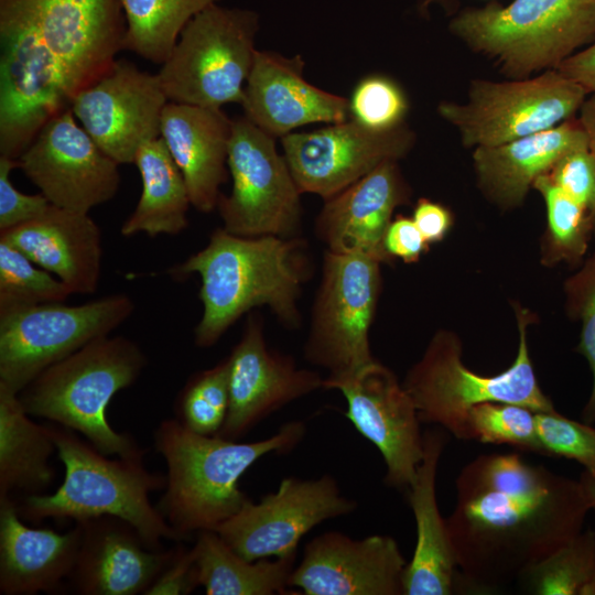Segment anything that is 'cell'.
Here are the masks:
<instances>
[{"instance_id":"6da1fadb","label":"cell","mask_w":595,"mask_h":595,"mask_svg":"<svg viewBox=\"0 0 595 595\" xmlns=\"http://www.w3.org/2000/svg\"><path fill=\"white\" fill-rule=\"evenodd\" d=\"M446 519L464 593H493L583 530L591 510L580 480L519 452L482 454L455 480Z\"/></svg>"},{"instance_id":"7a4b0ae2","label":"cell","mask_w":595,"mask_h":595,"mask_svg":"<svg viewBox=\"0 0 595 595\" xmlns=\"http://www.w3.org/2000/svg\"><path fill=\"white\" fill-rule=\"evenodd\" d=\"M121 0H0V155L18 160L125 50Z\"/></svg>"},{"instance_id":"3957f363","label":"cell","mask_w":595,"mask_h":595,"mask_svg":"<svg viewBox=\"0 0 595 595\" xmlns=\"http://www.w3.org/2000/svg\"><path fill=\"white\" fill-rule=\"evenodd\" d=\"M305 247L300 236L245 237L216 228L203 249L169 271L201 278L195 344L215 345L244 314L262 306L286 328L300 327L299 300L310 273Z\"/></svg>"},{"instance_id":"277c9868","label":"cell","mask_w":595,"mask_h":595,"mask_svg":"<svg viewBox=\"0 0 595 595\" xmlns=\"http://www.w3.org/2000/svg\"><path fill=\"white\" fill-rule=\"evenodd\" d=\"M306 434L303 421H289L264 440L238 442L202 435L178 420L162 421L154 431V446L167 466L165 493L158 509L184 539L194 532L216 530L249 499L239 479L259 458L288 453Z\"/></svg>"},{"instance_id":"5b68a950","label":"cell","mask_w":595,"mask_h":595,"mask_svg":"<svg viewBox=\"0 0 595 595\" xmlns=\"http://www.w3.org/2000/svg\"><path fill=\"white\" fill-rule=\"evenodd\" d=\"M51 431L65 469L63 483L52 495H28L18 506L21 517L33 522L45 518L82 522L111 516L130 523L151 549L161 550L163 539L183 540L149 498L165 487L166 476L149 472L143 457L108 459L68 428Z\"/></svg>"},{"instance_id":"8992f818","label":"cell","mask_w":595,"mask_h":595,"mask_svg":"<svg viewBox=\"0 0 595 595\" xmlns=\"http://www.w3.org/2000/svg\"><path fill=\"white\" fill-rule=\"evenodd\" d=\"M145 364L137 343L107 335L47 367L18 396L29 415L82 433L105 455L143 457L145 451L131 435L110 426L106 409L118 391L138 379Z\"/></svg>"},{"instance_id":"52a82bcc","label":"cell","mask_w":595,"mask_h":595,"mask_svg":"<svg viewBox=\"0 0 595 595\" xmlns=\"http://www.w3.org/2000/svg\"><path fill=\"white\" fill-rule=\"evenodd\" d=\"M448 31L510 79L556 69L595 41V0H512L468 7Z\"/></svg>"},{"instance_id":"ba28073f","label":"cell","mask_w":595,"mask_h":595,"mask_svg":"<svg viewBox=\"0 0 595 595\" xmlns=\"http://www.w3.org/2000/svg\"><path fill=\"white\" fill-rule=\"evenodd\" d=\"M519 345L511 366L493 376L479 375L462 360L458 336L445 329L430 339L422 357L402 382L412 398L421 423H433L461 441H469V410L484 402H508L536 412L554 410L542 391L529 353L528 326L533 314L515 305Z\"/></svg>"},{"instance_id":"9c48e42d","label":"cell","mask_w":595,"mask_h":595,"mask_svg":"<svg viewBox=\"0 0 595 595\" xmlns=\"http://www.w3.org/2000/svg\"><path fill=\"white\" fill-rule=\"evenodd\" d=\"M259 14L214 3L182 30L158 73L169 101L207 108L240 104L251 72Z\"/></svg>"},{"instance_id":"30bf717a","label":"cell","mask_w":595,"mask_h":595,"mask_svg":"<svg viewBox=\"0 0 595 595\" xmlns=\"http://www.w3.org/2000/svg\"><path fill=\"white\" fill-rule=\"evenodd\" d=\"M588 94L550 69L518 79L470 82L464 102L441 101L437 113L454 127L465 148L502 144L575 117Z\"/></svg>"},{"instance_id":"8fae6325","label":"cell","mask_w":595,"mask_h":595,"mask_svg":"<svg viewBox=\"0 0 595 595\" xmlns=\"http://www.w3.org/2000/svg\"><path fill=\"white\" fill-rule=\"evenodd\" d=\"M381 264L361 253H324L303 353L310 364L326 369L328 378L376 360L369 332L381 292Z\"/></svg>"},{"instance_id":"7c38bea8","label":"cell","mask_w":595,"mask_h":595,"mask_svg":"<svg viewBox=\"0 0 595 595\" xmlns=\"http://www.w3.org/2000/svg\"><path fill=\"white\" fill-rule=\"evenodd\" d=\"M117 293L79 305L45 303L0 314V385L20 393L43 370L110 335L133 312Z\"/></svg>"},{"instance_id":"4fadbf2b","label":"cell","mask_w":595,"mask_h":595,"mask_svg":"<svg viewBox=\"0 0 595 595\" xmlns=\"http://www.w3.org/2000/svg\"><path fill=\"white\" fill-rule=\"evenodd\" d=\"M275 137L245 116L232 119L228 195L218 199L223 228L245 237H298L301 231V191Z\"/></svg>"},{"instance_id":"5bb4252c","label":"cell","mask_w":595,"mask_h":595,"mask_svg":"<svg viewBox=\"0 0 595 595\" xmlns=\"http://www.w3.org/2000/svg\"><path fill=\"white\" fill-rule=\"evenodd\" d=\"M357 506L340 494L332 475L286 477L258 502L248 499L215 531L248 561L288 556L296 553L301 539L315 526L349 515Z\"/></svg>"},{"instance_id":"9a60e30c","label":"cell","mask_w":595,"mask_h":595,"mask_svg":"<svg viewBox=\"0 0 595 595\" xmlns=\"http://www.w3.org/2000/svg\"><path fill=\"white\" fill-rule=\"evenodd\" d=\"M17 161L50 204L73 212L88 213L120 186V164L96 144L72 108L52 117Z\"/></svg>"},{"instance_id":"2e32d148","label":"cell","mask_w":595,"mask_h":595,"mask_svg":"<svg viewBox=\"0 0 595 595\" xmlns=\"http://www.w3.org/2000/svg\"><path fill=\"white\" fill-rule=\"evenodd\" d=\"M323 389L346 399L345 416L382 455L386 486L409 489L423 458L415 404L396 374L377 359L350 375L324 378Z\"/></svg>"},{"instance_id":"e0dca14e","label":"cell","mask_w":595,"mask_h":595,"mask_svg":"<svg viewBox=\"0 0 595 595\" xmlns=\"http://www.w3.org/2000/svg\"><path fill=\"white\" fill-rule=\"evenodd\" d=\"M280 140L301 193L327 199L382 163L404 158L414 147L415 133L405 123L377 131L348 118Z\"/></svg>"},{"instance_id":"ac0fdd59","label":"cell","mask_w":595,"mask_h":595,"mask_svg":"<svg viewBox=\"0 0 595 595\" xmlns=\"http://www.w3.org/2000/svg\"><path fill=\"white\" fill-rule=\"evenodd\" d=\"M167 102L158 73L117 58L100 79L74 98L71 108L107 155L118 164H131L144 143L161 137Z\"/></svg>"},{"instance_id":"d6986e66","label":"cell","mask_w":595,"mask_h":595,"mask_svg":"<svg viewBox=\"0 0 595 595\" xmlns=\"http://www.w3.org/2000/svg\"><path fill=\"white\" fill-rule=\"evenodd\" d=\"M227 360L229 408L217 435L228 440H239L284 405L323 388L317 371L299 368L291 356L268 348L262 317L256 313H249Z\"/></svg>"},{"instance_id":"ffe728a7","label":"cell","mask_w":595,"mask_h":595,"mask_svg":"<svg viewBox=\"0 0 595 595\" xmlns=\"http://www.w3.org/2000/svg\"><path fill=\"white\" fill-rule=\"evenodd\" d=\"M407 564L390 536L328 531L307 542L289 586L306 595H403Z\"/></svg>"},{"instance_id":"44dd1931","label":"cell","mask_w":595,"mask_h":595,"mask_svg":"<svg viewBox=\"0 0 595 595\" xmlns=\"http://www.w3.org/2000/svg\"><path fill=\"white\" fill-rule=\"evenodd\" d=\"M304 66L300 55L257 50L240 102L244 116L275 138L312 123L347 120L348 99L307 82Z\"/></svg>"},{"instance_id":"7402d4cb","label":"cell","mask_w":595,"mask_h":595,"mask_svg":"<svg viewBox=\"0 0 595 595\" xmlns=\"http://www.w3.org/2000/svg\"><path fill=\"white\" fill-rule=\"evenodd\" d=\"M410 195L398 161L385 162L324 199L316 235L329 251L361 253L387 263L392 259L385 249L387 229L394 209L408 204Z\"/></svg>"},{"instance_id":"603a6c76","label":"cell","mask_w":595,"mask_h":595,"mask_svg":"<svg viewBox=\"0 0 595 595\" xmlns=\"http://www.w3.org/2000/svg\"><path fill=\"white\" fill-rule=\"evenodd\" d=\"M77 523L82 539L68 581L78 594H144L176 552L149 548L130 523L117 517Z\"/></svg>"},{"instance_id":"cb8c5ba5","label":"cell","mask_w":595,"mask_h":595,"mask_svg":"<svg viewBox=\"0 0 595 595\" xmlns=\"http://www.w3.org/2000/svg\"><path fill=\"white\" fill-rule=\"evenodd\" d=\"M0 239L54 274L72 293L96 291L101 271V231L88 213L50 204L37 217L0 231Z\"/></svg>"},{"instance_id":"d4e9b609","label":"cell","mask_w":595,"mask_h":595,"mask_svg":"<svg viewBox=\"0 0 595 595\" xmlns=\"http://www.w3.org/2000/svg\"><path fill=\"white\" fill-rule=\"evenodd\" d=\"M446 444L437 429L423 432V458L408 489L416 543L403 574V595H452L463 593L446 519L436 500V474Z\"/></svg>"},{"instance_id":"484cf974","label":"cell","mask_w":595,"mask_h":595,"mask_svg":"<svg viewBox=\"0 0 595 595\" xmlns=\"http://www.w3.org/2000/svg\"><path fill=\"white\" fill-rule=\"evenodd\" d=\"M232 119L221 108L169 101L161 117V138L187 186L192 206L202 213L217 208L220 186L228 180V147Z\"/></svg>"},{"instance_id":"4316f807","label":"cell","mask_w":595,"mask_h":595,"mask_svg":"<svg viewBox=\"0 0 595 595\" xmlns=\"http://www.w3.org/2000/svg\"><path fill=\"white\" fill-rule=\"evenodd\" d=\"M10 496L0 498V593L58 591L74 569L82 527L64 533L28 527Z\"/></svg>"},{"instance_id":"83f0119b","label":"cell","mask_w":595,"mask_h":595,"mask_svg":"<svg viewBox=\"0 0 595 595\" xmlns=\"http://www.w3.org/2000/svg\"><path fill=\"white\" fill-rule=\"evenodd\" d=\"M587 145L586 133L573 117L562 123L502 144L473 149L478 187L501 209L520 206L534 181L566 152Z\"/></svg>"},{"instance_id":"f1b7e54d","label":"cell","mask_w":595,"mask_h":595,"mask_svg":"<svg viewBox=\"0 0 595 595\" xmlns=\"http://www.w3.org/2000/svg\"><path fill=\"white\" fill-rule=\"evenodd\" d=\"M134 164L142 181V192L132 214L120 228L123 237L147 234L177 235L188 225L191 199L184 177L165 142L160 137L144 143Z\"/></svg>"},{"instance_id":"f546056e","label":"cell","mask_w":595,"mask_h":595,"mask_svg":"<svg viewBox=\"0 0 595 595\" xmlns=\"http://www.w3.org/2000/svg\"><path fill=\"white\" fill-rule=\"evenodd\" d=\"M51 426L31 421L18 393L0 385V498L12 491L41 494L54 479Z\"/></svg>"},{"instance_id":"4dcf8cb0","label":"cell","mask_w":595,"mask_h":595,"mask_svg":"<svg viewBox=\"0 0 595 595\" xmlns=\"http://www.w3.org/2000/svg\"><path fill=\"white\" fill-rule=\"evenodd\" d=\"M192 549L198 585L207 595L289 594L296 553L248 561L214 530L199 531Z\"/></svg>"},{"instance_id":"1f68e13d","label":"cell","mask_w":595,"mask_h":595,"mask_svg":"<svg viewBox=\"0 0 595 595\" xmlns=\"http://www.w3.org/2000/svg\"><path fill=\"white\" fill-rule=\"evenodd\" d=\"M219 0H121L126 19L125 50L162 65L182 30Z\"/></svg>"},{"instance_id":"d6a6232c","label":"cell","mask_w":595,"mask_h":595,"mask_svg":"<svg viewBox=\"0 0 595 595\" xmlns=\"http://www.w3.org/2000/svg\"><path fill=\"white\" fill-rule=\"evenodd\" d=\"M517 584L532 595H595V530H582L529 566Z\"/></svg>"},{"instance_id":"836d02e7","label":"cell","mask_w":595,"mask_h":595,"mask_svg":"<svg viewBox=\"0 0 595 595\" xmlns=\"http://www.w3.org/2000/svg\"><path fill=\"white\" fill-rule=\"evenodd\" d=\"M532 188L540 193L547 207L543 262L578 264L594 234V215L556 186L545 173L534 181Z\"/></svg>"},{"instance_id":"e575fe53","label":"cell","mask_w":595,"mask_h":595,"mask_svg":"<svg viewBox=\"0 0 595 595\" xmlns=\"http://www.w3.org/2000/svg\"><path fill=\"white\" fill-rule=\"evenodd\" d=\"M68 286L0 239V314L45 303L64 302Z\"/></svg>"},{"instance_id":"d590c367","label":"cell","mask_w":595,"mask_h":595,"mask_svg":"<svg viewBox=\"0 0 595 595\" xmlns=\"http://www.w3.org/2000/svg\"><path fill=\"white\" fill-rule=\"evenodd\" d=\"M229 408L227 357L192 376L182 389L176 412L186 429L202 435L220 432Z\"/></svg>"},{"instance_id":"8d00e7d4","label":"cell","mask_w":595,"mask_h":595,"mask_svg":"<svg viewBox=\"0 0 595 595\" xmlns=\"http://www.w3.org/2000/svg\"><path fill=\"white\" fill-rule=\"evenodd\" d=\"M469 441L508 445L519 452L544 456L538 439L536 411L516 403L484 402L467 416Z\"/></svg>"},{"instance_id":"74e56055","label":"cell","mask_w":595,"mask_h":595,"mask_svg":"<svg viewBox=\"0 0 595 595\" xmlns=\"http://www.w3.org/2000/svg\"><path fill=\"white\" fill-rule=\"evenodd\" d=\"M349 118L363 126L388 131L403 126L409 99L398 82L382 74L363 77L348 99Z\"/></svg>"},{"instance_id":"f35d334b","label":"cell","mask_w":595,"mask_h":595,"mask_svg":"<svg viewBox=\"0 0 595 595\" xmlns=\"http://www.w3.org/2000/svg\"><path fill=\"white\" fill-rule=\"evenodd\" d=\"M569 315L580 321L581 334L576 350L583 355L593 375L592 391L582 410L585 423L595 422V253L564 282Z\"/></svg>"},{"instance_id":"ab89813d","label":"cell","mask_w":595,"mask_h":595,"mask_svg":"<svg viewBox=\"0 0 595 595\" xmlns=\"http://www.w3.org/2000/svg\"><path fill=\"white\" fill-rule=\"evenodd\" d=\"M539 442L544 456L577 462L595 475V428L564 416L555 409L536 412Z\"/></svg>"},{"instance_id":"60d3db41","label":"cell","mask_w":595,"mask_h":595,"mask_svg":"<svg viewBox=\"0 0 595 595\" xmlns=\"http://www.w3.org/2000/svg\"><path fill=\"white\" fill-rule=\"evenodd\" d=\"M545 174L595 216V163L588 145L566 152Z\"/></svg>"},{"instance_id":"b9f144b4","label":"cell","mask_w":595,"mask_h":595,"mask_svg":"<svg viewBox=\"0 0 595 595\" xmlns=\"http://www.w3.org/2000/svg\"><path fill=\"white\" fill-rule=\"evenodd\" d=\"M14 169L17 160L0 155V231L37 217L50 206L43 194L29 195L15 188L10 180Z\"/></svg>"},{"instance_id":"7bdbcfd3","label":"cell","mask_w":595,"mask_h":595,"mask_svg":"<svg viewBox=\"0 0 595 595\" xmlns=\"http://www.w3.org/2000/svg\"><path fill=\"white\" fill-rule=\"evenodd\" d=\"M198 585L195 556L193 549L177 547L172 561L163 569L147 595H185L192 593Z\"/></svg>"},{"instance_id":"ee69618b","label":"cell","mask_w":595,"mask_h":595,"mask_svg":"<svg viewBox=\"0 0 595 595\" xmlns=\"http://www.w3.org/2000/svg\"><path fill=\"white\" fill-rule=\"evenodd\" d=\"M385 249L391 258L396 257L405 263H413L428 251L429 244L412 218L398 215L387 229Z\"/></svg>"},{"instance_id":"f6af8a7d","label":"cell","mask_w":595,"mask_h":595,"mask_svg":"<svg viewBox=\"0 0 595 595\" xmlns=\"http://www.w3.org/2000/svg\"><path fill=\"white\" fill-rule=\"evenodd\" d=\"M412 219L429 245L441 241L453 225L451 210L429 198L418 199Z\"/></svg>"},{"instance_id":"bcb514c9","label":"cell","mask_w":595,"mask_h":595,"mask_svg":"<svg viewBox=\"0 0 595 595\" xmlns=\"http://www.w3.org/2000/svg\"><path fill=\"white\" fill-rule=\"evenodd\" d=\"M556 69L582 86L588 95L595 94V41L567 57Z\"/></svg>"},{"instance_id":"7dc6e473","label":"cell","mask_w":595,"mask_h":595,"mask_svg":"<svg viewBox=\"0 0 595 595\" xmlns=\"http://www.w3.org/2000/svg\"><path fill=\"white\" fill-rule=\"evenodd\" d=\"M578 120L586 133L587 145L591 155L595 163V94H591L584 100L578 110ZM594 235H595V216H594Z\"/></svg>"},{"instance_id":"c3c4849f","label":"cell","mask_w":595,"mask_h":595,"mask_svg":"<svg viewBox=\"0 0 595 595\" xmlns=\"http://www.w3.org/2000/svg\"><path fill=\"white\" fill-rule=\"evenodd\" d=\"M415 2L421 15H426L434 4H439L446 12L453 13L458 4V0H415Z\"/></svg>"},{"instance_id":"681fc988","label":"cell","mask_w":595,"mask_h":595,"mask_svg":"<svg viewBox=\"0 0 595 595\" xmlns=\"http://www.w3.org/2000/svg\"><path fill=\"white\" fill-rule=\"evenodd\" d=\"M578 480L584 488L591 509L595 510V475L583 470Z\"/></svg>"}]
</instances>
